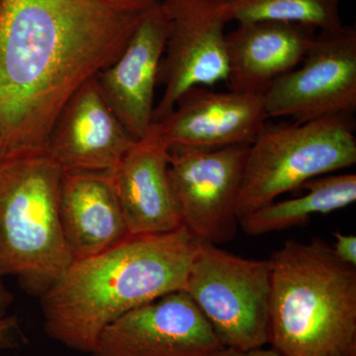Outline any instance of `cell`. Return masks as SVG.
<instances>
[{
	"instance_id": "6da1fadb",
	"label": "cell",
	"mask_w": 356,
	"mask_h": 356,
	"mask_svg": "<svg viewBox=\"0 0 356 356\" xmlns=\"http://www.w3.org/2000/svg\"><path fill=\"white\" fill-rule=\"evenodd\" d=\"M140 13L99 0H0V135L6 153L44 149L67 103L120 56Z\"/></svg>"
},
{
	"instance_id": "7a4b0ae2",
	"label": "cell",
	"mask_w": 356,
	"mask_h": 356,
	"mask_svg": "<svg viewBox=\"0 0 356 356\" xmlns=\"http://www.w3.org/2000/svg\"><path fill=\"white\" fill-rule=\"evenodd\" d=\"M197 241L181 228L161 235L130 236L81 261L43 292L47 334L90 355L107 327L129 312L184 289Z\"/></svg>"
},
{
	"instance_id": "3957f363",
	"label": "cell",
	"mask_w": 356,
	"mask_h": 356,
	"mask_svg": "<svg viewBox=\"0 0 356 356\" xmlns=\"http://www.w3.org/2000/svg\"><path fill=\"white\" fill-rule=\"evenodd\" d=\"M268 261V346L281 356H356V267L317 238L287 241Z\"/></svg>"
},
{
	"instance_id": "277c9868",
	"label": "cell",
	"mask_w": 356,
	"mask_h": 356,
	"mask_svg": "<svg viewBox=\"0 0 356 356\" xmlns=\"http://www.w3.org/2000/svg\"><path fill=\"white\" fill-rule=\"evenodd\" d=\"M63 173L44 149L0 159V273L43 292L72 264L60 221Z\"/></svg>"
},
{
	"instance_id": "5b68a950",
	"label": "cell",
	"mask_w": 356,
	"mask_h": 356,
	"mask_svg": "<svg viewBox=\"0 0 356 356\" xmlns=\"http://www.w3.org/2000/svg\"><path fill=\"white\" fill-rule=\"evenodd\" d=\"M356 163L355 117H327L277 125L266 123L248 147L238 218L301 188L309 180Z\"/></svg>"
},
{
	"instance_id": "8992f818",
	"label": "cell",
	"mask_w": 356,
	"mask_h": 356,
	"mask_svg": "<svg viewBox=\"0 0 356 356\" xmlns=\"http://www.w3.org/2000/svg\"><path fill=\"white\" fill-rule=\"evenodd\" d=\"M270 289L268 259H245L214 243L197 242L184 290L222 348L268 346Z\"/></svg>"
},
{
	"instance_id": "52a82bcc",
	"label": "cell",
	"mask_w": 356,
	"mask_h": 356,
	"mask_svg": "<svg viewBox=\"0 0 356 356\" xmlns=\"http://www.w3.org/2000/svg\"><path fill=\"white\" fill-rule=\"evenodd\" d=\"M268 118L309 122L356 111V29L316 35L301 64L264 93Z\"/></svg>"
},
{
	"instance_id": "ba28073f",
	"label": "cell",
	"mask_w": 356,
	"mask_h": 356,
	"mask_svg": "<svg viewBox=\"0 0 356 356\" xmlns=\"http://www.w3.org/2000/svg\"><path fill=\"white\" fill-rule=\"evenodd\" d=\"M248 146L168 151V172L182 227L197 242L235 238Z\"/></svg>"
},
{
	"instance_id": "9c48e42d",
	"label": "cell",
	"mask_w": 356,
	"mask_h": 356,
	"mask_svg": "<svg viewBox=\"0 0 356 356\" xmlns=\"http://www.w3.org/2000/svg\"><path fill=\"white\" fill-rule=\"evenodd\" d=\"M170 18L158 86L163 95L154 107V123L172 111L185 91L228 81L227 20L220 0H163Z\"/></svg>"
},
{
	"instance_id": "30bf717a",
	"label": "cell",
	"mask_w": 356,
	"mask_h": 356,
	"mask_svg": "<svg viewBox=\"0 0 356 356\" xmlns=\"http://www.w3.org/2000/svg\"><path fill=\"white\" fill-rule=\"evenodd\" d=\"M222 348L197 306L180 290L115 321L90 356H209Z\"/></svg>"
},
{
	"instance_id": "8fae6325",
	"label": "cell",
	"mask_w": 356,
	"mask_h": 356,
	"mask_svg": "<svg viewBox=\"0 0 356 356\" xmlns=\"http://www.w3.org/2000/svg\"><path fill=\"white\" fill-rule=\"evenodd\" d=\"M264 95L194 86L154 123L168 151L250 146L268 120Z\"/></svg>"
},
{
	"instance_id": "7c38bea8",
	"label": "cell",
	"mask_w": 356,
	"mask_h": 356,
	"mask_svg": "<svg viewBox=\"0 0 356 356\" xmlns=\"http://www.w3.org/2000/svg\"><path fill=\"white\" fill-rule=\"evenodd\" d=\"M168 29L170 18L159 0L140 13L120 56L96 76L105 102L136 140L147 135L154 124V92Z\"/></svg>"
},
{
	"instance_id": "4fadbf2b",
	"label": "cell",
	"mask_w": 356,
	"mask_h": 356,
	"mask_svg": "<svg viewBox=\"0 0 356 356\" xmlns=\"http://www.w3.org/2000/svg\"><path fill=\"white\" fill-rule=\"evenodd\" d=\"M136 140L110 109L95 77L58 115L44 149L63 172L112 175Z\"/></svg>"
},
{
	"instance_id": "5bb4252c",
	"label": "cell",
	"mask_w": 356,
	"mask_h": 356,
	"mask_svg": "<svg viewBox=\"0 0 356 356\" xmlns=\"http://www.w3.org/2000/svg\"><path fill=\"white\" fill-rule=\"evenodd\" d=\"M111 175L131 236L161 235L181 228L168 151L154 124L134 143Z\"/></svg>"
},
{
	"instance_id": "9a60e30c",
	"label": "cell",
	"mask_w": 356,
	"mask_h": 356,
	"mask_svg": "<svg viewBox=\"0 0 356 356\" xmlns=\"http://www.w3.org/2000/svg\"><path fill=\"white\" fill-rule=\"evenodd\" d=\"M315 36V28L298 23H238L226 34L229 90L264 95L301 64Z\"/></svg>"
},
{
	"instance_id": "2e32d148",
	"label": "cell",
	"mask_w": 356,
	"mask_h": 356,
	"mask_svg": "<svg viewBox=\"0 0 356 356\" xmlns=\"http://www.w3.org/2000/svg\"><path fill=\"white\" fill-rule=\"evenodd\" d=\"M60 212L72 261L102 254L131 236L109 173L64 172Z\"/></svg>"
},
{
	"instance_id": "e0dca14e",
	"label": "cell",
	"mask_w": 356,
	"mask_h": 356,
	"mask_svg": "<svg viewBox=\"0 0 356 356\" xmlns=\"http://www.w3.org/2000/svg\"><path fill=\"white\" fill-rule=\"evenodd\" d=\"M300 197L267 204L238 219L248 236H262L305 226L315 215H327L348 207L356 201V175L336 172L309 180Z\"/></svg>"
},
{
	"instance_id": "ac0fdd59",
	"label": "cell",
	"mask_w": 356,
	"mask_h": 356,
	"mask_svg": "<svg viewBox=\"0 0 356 356\" xmlns=\"http://www.w3.org/2000/svg\"><path fill=\"white\" fill-rule=\"evenodd\" d=\"M227 22L280 21L310 26L321 31L343 26L334 0H220Z\"/></svg>"
},
{
	"instance_id": "d6986e66",
	"label": "cell",
	"mask_w": 356,
	"mask_h": 356,
	"mask_svg": "<svg viewBox=\"0 0 356 356\" xmlns=\"http://www.w3.org/2000/svg\"><path fill=\"white\" fill-rule=\"evenodd\" d=\"M28 343L19 321L14 316L0 318V350H14Z\"/></svg>"
},
{
	"instance_id": "ffe728a7",
	"label": "cell",
	"mask_w": 356,
	"mask_h": 356,
	"mask_svg": "<svg viewBox=\"0 0 356 356\" xmlns=\"http://www.w3.org/2000/svg\"><path fill=\"white\" fill-rule=\"evenodd\" d=\"M336 242L332 243V254L343 264L356 267V236L334 232Z\"/></svg>"
},
{
	"instance_id": "44dd1931",
	"label": "cell",
	"mask_w": 356,
	"mask_h": 356,
	"mask_svg": "<svg viewBox=\"0 0 356 356\" xmlns=\"http://www.w3.org/2000/svg\"><path fill=\"white\" fill-rule=\"evenodd\" d=\"M99 1L116 10L140 13L159 0H99Z\"/></svg>"
},
{
	"instance_id": "7402d4cb",
	"label": "cell",
	"mask_w": 356,
	"mask_h": 356,
	"mask_svg": "<svg viewBox=\"0 0 356 356\" xmlns=\"http://www.w3.org/2000/svg\"><path fill=\"white\" fill-rule=\"evenodd\" d=\"M209 356H281L273 348H254L250 350H236L232 348H222Z\"/></svg>"
},
{
	"instance_id": "603a6c76",
	"label": "cell",
	"mask_w": 356,
	"mask_h": 356,
	"mask_svg": "<svg viewBox=\"0 0 356 356\" xmlns=\"http://www.w3.org/2000/svg\"><path fill=\"white\" fill-rule=\"evenodd\" d=\"M2 278H3V276L0 273V318L8 315L7 310H8L13 301V295L4 285Z\"/></svg>"
},
{
	"instance_id": "cb8c5ba5",
	"label": "cell",
	"mask_w": 356,
	"mask_h": 356,
	"mask_svg": "<svg viewBox=\"0 0 356 356\" xmlns=\"http://www.w3.org/2000/svg\"><path fill=\"white\" fill-rule=\"evenodd\" d=\"M6 153V145H4L3 139H2L1 135H0V159H1Z\"/></svg>"
},
{
	"instance_id": "d4e9b609",
	"label": "cell",
	"mask_w": 356,
	"mask_h": 356,
	"mask_svg": "<svg viewBox=\"0 0 356 356\" xmlns=\"http://www.w3.org/2000/svg\"><path fill=\"white\" fill-rule=\"evenodd\" d=\"M334 1L339 2L341 0H334Z\"/></svg>"
}]
</instances>
